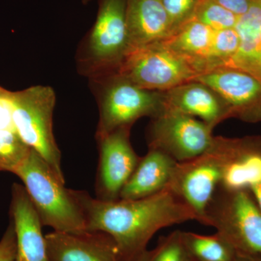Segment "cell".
<instances>
[{
    "label": "cell",
    "instance_id": "9",
    "mask_svg": "<svg viewBox=\"0 0 261 261\" xmlns=\"http://www.w3.org/2000/svg\"><path fill=\"white\" fill-rule=\"evenodd\" d=\"M126 0H102L87 44L90 72L112 74L129 49Z\"/></svg>",
    "mask_w": 261,
    "mask_h": 261
},
{
    "label": "cell",
    "instance_id": "15",
    "mask_svg": "<svg viewBox=\"0 0 261 261\" xmlns=\"http://www.w3.org/2000/svg\"><path fill=\"white\" fill-rule=\"evenodd\" d=\"M45 239L49 261H121L114 240L101 231H53Z\"/></svg>",
    "mask_w": 261,
    "mask_h": 261
},
{
    "label": "cell",
    "instance_id": "25",
    "mask_svg": "<svg viewBox=\"0 0 261 261\" xmlns=\"http://www.w3.org/2000/svg\"><path fill=\"white\" fill-rule=\"evenodd\" d=\"M169 16L171 34L192 18L199 0H161Z\"/></svg>",
    "mask_w": 261,
    "mask_h": 261
},
{
    "label": "cell",
    "instance_id": "20",
    "mask_svg": "<svg viewBox=\"0 0 261 261\" xmlns=\"http://www.w3.org/2000/svg\"><path fill=\"white\" fill-rule=\"evenodd\" d=\"M182 238L192 261H233L236 257V250L219 233L182 231Z\"/></svg>",
    "mask_w": 261,
    "mask_h": 261
},
{
    "label": "cell",
    "instance_id": "23",
    "mask_svg": "<svg viewBox=\"0 0 261 261\" xmlns=\"http://www.w3.org/2000/svg\"><path fill=\"white\" fill-rule=\"evenodd\" d=\"M31 149L16 132L0 130V171L13 173Z\"/></svg>",
    "mask_w": 261,
    "mask_h": 261
},
{
    "label": "cell",
    "instance_id": "2",
    "mask_svg": "<svg viewBox=\"0 0 261 261\" xmlns=\"http://www.w3.org/2000/svg\"><path fill=\"white\" fill-rule=\"evenodd\" d=\"M23 181L43 226L56 231L80 233L87 231L85 219L71 190L37 152L31 149L13 171Z\"/></svg>",
    "mask_w": 261,
    "mask_h": 261
},
{
    "label": "cell",
    "instance_id": "27",
    "mask_svg": "<svg viewBox=\"0 0 261 261\" xmlns=\"http://www.w3.org/2000/svg\"><path fill=\"white\" fill-rule=\"evenodd\" d=\"M9 93V92H8ZM6 95L0 97V130H15L13 120V110Z\"/></svg>",
    "mask_w": 261,
    "mask_h": 261
},
{
    "label": "cell",
    "instance_id": "24",
    "mask_svg": "<svg viewBox=\"0 0 261 261\" xmlns=\"http://www.w3.org/2000/svg\"><path fill=\"white\" fill-rule=\"evenodd\" d=\"M239 47L240 37L235 28L216 31L213 47L215 69L227 66L238 53Z\"/></svg>",
    "mask_w": 261,
    "mask_h": 261
},
{
    "label": "cell",
    "instance_id": "12",
    "mask_svg": "<svg viewBox=\"0 0 261 261\" xmlns=\"http://www.w3.org/2000/svg\"><path fill=\"white\" fill-rule=\"evenodd\" d=\"M194 81L209 86L224 98L231 118L250 123L261 122V81L256 77L224 66L197 75Z\"/></svg>",
    "mask_w": 261,
    "mask_h": 261
},
{
    "label": "cell",
    "instance_id": "5",
    "mask_svg": "<svg viewBox=\"0 0 261 261\" xmlns=\"http://www.w3.org/2000/svg\"><path fill=\"white\" fill-rule=\"evenodd\" d=\"M140 88L165 92L194 81L197 73L163 42L132 48L112 74Z\"/></svg>",
    "mask_w": 261,
    "mask_h": 261
},
{
    "label": "cell",
    "instance_id": "10",
    "mask_svg": "<svg viewBox=\"0 0 261 261\" xmlns=\"http://www.w3.org/2000/svg\"><path fill=\"white\" fill-rule=\"evenodd\" d=\"M221 178L219 161L208 150L195 159L178 163L167 189L194 211L197 222L204 225L206 210Z\"/></svg>",
    "mask_w": 261,
    "mask_h": 261
},
{
    "label": "cell",
    "instance_id": "29",
    "mask_svg": "<svg viewBox=\"0 0 261 261\" xmlns=\"http://www.w3.org/2000/svg\"><path fill=\"white\" fill-rule=\"evenodd\" d=\"M233 261H261V256L237 252L236 257Z\"/></svg>",
    "mask_w": 261,
    "mask_h": 261
},
{
    "label": "cell",
    "instance_id": "4",
    "mask_svg": "<svg viewBox=\"0 0 261 261\" xmlns=\"http://www.w3.org/2000/svg\"><path fill=\"white\" fill-rule=\"evenodd\" d=\"M204 225L216 228L237 252L261 256V210L248 192L219 185Z\"/></svg>",
    "mask_w": 261,
    "mask_h": 261
},
{
    "label": "cell",
    "instance_id": "7",
    "mask_svg": "<svg viewBox=\"0 0 261 261\" xmlns=\"http://www.w3.org/2000/svg\"><path fill=\"white\" fill-rule=\"evenodd\" d=\"M209 151L221 168L220 186L248 192L261 210V135L214 137Z\"/></svg>",
    "mask_w": 261,
    "mask_h": 261
},
{
    "label": "cell",
    "instance_id": "30",
    "mask_svg": "<svg viewBox=\"0 0 261 261\" xmlns=\"http://www.w3.org/2000/svg\"><path fill=\"white\" fill-rule=\"evenodd\" d=\"M8 92H9V91L6 90V89H3V87H0V97L6 95Z\"/></svg>",
    "mask_w": 261,
    "mask_h": 261
},
{
    "label": "cell",
    "instance_id": "14",
    "mask_svg": "<svg viewBox=\"0 0 261 261\" xmlns=\"http://www.w3.org/2000/svg\"><path fill=\"white\" fill-rule=\"evenodd\" d=\"M10 217L16 234V253L13 261H49L43 225L25 187H12Z\"/></svg>",
    "mask_w": 261,
    "mask_h": 261
},
{
    "label": "cell",
    "instance_id": "31",
    "mask_svg": "<svg viewBox=\"0 0 261 261\" xmlns=\"http://www.w3.org/2000/svg\"><path fill=\"white\" fill-rule=\"evenodd\" d=\"M84 3H89L90 0H83Z\"/></svg>",
    "mask_w": 261,
    "mask_h": 261
},
{
    "label": "cell",
    "instance_id": "11",
    "mask_svg": "<svg viewBox=\"0 0 261 261\" xmlns=\"http://www.w3.org/2000/svg\"><path fill=\"white\" fill-rule=\"evenodd\" d=\"M130 128H118L99 139V160L96 195L97 199L113 202L120 199L123 187L134 172L140 157L130 142Z\"/></svg>",
    "mask_w": 261,
    "mask_h": 261
},
{
    "label": "cell",
    "instance_id": "26",
    "mask_svg": "<svg viewBox=\"0 0 261 261\" xmlns=\"http://www.w3.org/2000/svg\"><path fill=\"white\" fill-rule=\"evenodd\" d=\"M16 253V234L14 224L10 219L9 226L0 240V261H13Z\"/></svg>",
    "mask_w": 261,
    "mask_h": 261
},
{
    "label": "cell",
    "instance_id": "19",
    "mask_svg": "<svg viewBox=\"0 0 261 261\" xmlns=\"http://www.w3.org/2000/svg\"><path fill=\"white\" fill-rule=\"evenodd\" d=\"M240 37L238 53L227 66L243 70L261 81V0H251L235 27Z\"/></svg>",
    "mask_w": 261,
    "mask_h": 261
},
{
    "label": "cell",
    "instance_id": "21",
    "mask_svg": "<svg viewBox=\"0 0 261 261\" xmlns=\"http://www.w3.org/2000/svg\"><path fill=\"white\" fill-rule=\"evenodd\" d=\"M192 18L214 31L234 29L239 16L226 9L215 0H199Z\"/></svg>",
    "mask_w": 261,
    "mask_h": 261
},
{
    "label": "cell",
    "instance_id": "18",
    "mask_svg": "<svg viewBox=\"0 0 261 261\" xmlns=\"http://www.w3.org/2000/svg\"><path fill=\"white\" fill-rule=\"evenodd\" d=\"M177 162L157 149L149 148L140 158L135 171L120 195L122 200H138L162 192L167 188Z\"/></svg>",
    "mask_w": 261,
    "mask_h": 261
},
{
    "label": "cell",
    "instance_id": "1",
    "mask_svg": "<svg viewBox=\"0 0 261 261\" xmlns=\"http://www.w3.org/2000/svg\"><path fill=\"white\" fill-rule=\"evenodd\" d=\"M87 231H101L112 238L121 261H140L159 230L197 221L194 211L168 189L138 200L106 202L87 192L72 190Z\"/></svg>",
    "mask_w": 261,
    "mask_h": 261
},
{
    "label": "cell",
    "instance_id": "28",
    "mask_svg": "<svg viewBox=\"0 0 261 261\" xmlns=\"http://www.w3.org/2000/svg\"><path fill=\"white\" fill-rule=\"evenodd\" d=\"M215 1L239 17L245 14L251 5V0H215Z\"/></svg>",
    "mask_w": 261,
    "mask_h": 261
},
{
    "label": "cell",
    "instance_id": "3",
    "mask_svg": "<svg viewBox=\"0 0 261 261\" xmlns=\"http://www.w3.org/2000/svg\"><path fill=\"white\" fill-rule=\"evenodd\" d=\"M13 110L15 130L24 143L45 160L65 181L61 153L53 135L56 94L50 87L35 86L8 94Z\"/></svg>",
    "mask_w": 261,
    "mask_h": 261
},
{
    "label": "cell",
    "instance_id": "8",
    "mask_svg": "<svg viewBox=\"0 0 261 261\" xmlns=\"http://www.w3.org/2000/svg\"><path fill=\"white\" fill-rule=\"evenodd\" d=\"M213 130L194 117L166 111L152 118L147 134L148 147L162 151L177 163L185 162L211 149Z\"/></svg>",
    "mask_w": 261,
    "mask_h": 261
},
{
    "label": "cell",
    "instance_id": "17",
    "mask_svg": "<svg viewBox=\"0 0 261 261\" xmlns=\"http://www.w3.org/2000/svg\"><path fill=\"white\" fill-rule=\"evenodd\" d=\"M215 32L192 18L162 42L199 75L215 69L213 58Z\"/></svg>",
    "mask_w": 261,
    "mask_h": 261
},
{
    "label": "cell",
    "instance_id": "6",
    "mask_svg": "<svg viewBox=\"0 0 261 261\" xmlns=\"http://www.w3.org/2000/svg\"><path fill=\"white\" fill-rule=\"evenodd\" d=\"M108 80L100 101L97 140L118 128H132L142 117L154 118L166 112L163 92L140 88L116 75Z\"/></svg>",
    "mask_w": 261,
    "mask_h": 261
},
{
    "label": "cell",
    "instance_id": "16",
    "mask_svg": "<svg viewBox=\"0 0 261 261\" xmlns=\"http://www.w3.org/2000/svg\"><path fill=\"white\" fill-rule=\"evenodd\" d=\"M126 22L128 50L162 42L172 32L161 0H126Z\"/></svg>",
    "mask_w": 261,
    "mask_h": 261
},
{
    "label": "cell",
    "instance_id": "13",
    "mask_svg": "<svg viewBox=\"0 0 261 261\" xmlns=\"http://www.w3.org/2000/svg\"><path fill=\"white\" fill-rule=\"evenodd\" d=\"M163 93L166 111L199 118L213 130L231 118V111L224 98L198 81L182 84Z\"/></svg>",
    "mask_w": 261,
    "mask_h": 261
},
{
    "label": "cell",
    "instance_id": "22",
    "mask_svg": "<svg viewBox=\"0 0 261 261\" xmlns=\"http://www.w3.org/2000/svg\"><path fill=\"white\" fill-rule=\"evenodd\" d=\"M140 261H192L182 238V231L176 230L160 239L153 250H147Z\"/></svg>",
    "mask_w": 261,
    "mask_h": 261
}]
</instances>
